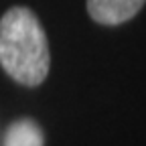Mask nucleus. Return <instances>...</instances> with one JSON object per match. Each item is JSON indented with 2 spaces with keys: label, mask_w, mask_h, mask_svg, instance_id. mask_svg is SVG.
Listing matches in <instances>:
<instances>
[{
  "label": "nucleus",
  "mask_w": 146,
  "mask_h": 146,
  "mask_svg": "<svg viewBox=\"0 0 146 146\" xmlns=\"http://www.w3.org/2000/svg\"><path fill=\"white\" fill-rule=\"evenodd\" d=\"M0 67L27 87L41 85L51 69L47 33L29 6H12L0 16Z\"/></svg>",
  "instance_id": "nucleus-1"
},
{
  "label": "nucleus",
  "mask_w": 146,
  "mask_h": 146,
  "mask_svg": "<svg viewBox=\"0 0 146 146\" xmlns=\"http://www.w3.org/2000/svg\"><path fill=\"white\" fill-rule=\"evenodd\" d=\"M146 0H87L85 8L91 21L104 27H120L144 8Z\"/></svg>",
  "instance_id": "nucleus-2"
},
{
  "label": "nucleus",
  "mask_w": 146,
  "mask_h": 146,
  "mask_svg": "<svg viewBox=\"0 0 146 146\" xmlns=\"http://www.w3.org/2000/svg\"><path fill=\"white\" fill-rule=\"evenodd\" d=\"M2 146H45V136L33 118H21L6 128Z\"/></svg>",
  "instance_id": "nucleus-3"
}]
</instances>
